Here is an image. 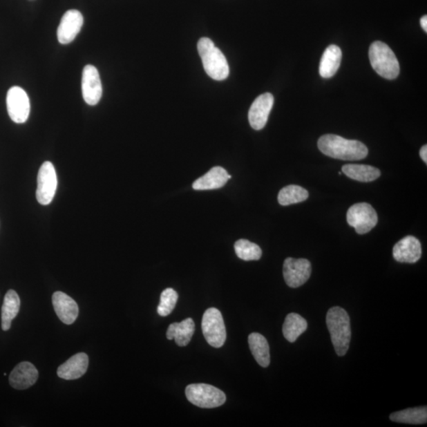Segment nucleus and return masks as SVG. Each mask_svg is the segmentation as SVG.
Listing matches in <instances>:
<instances>
[{"instance_id":"obj_1","label":"nucleus","mask_w":427,"mask_h":427,"mask_svg":"<svg viewBox=\"0 0 427 427\" xmlns=\"http://www.w3.org/2000/svg\"><path fill=\"white\" fill-rule=\"evenodd\" d=\"M317 145L323 154L336 160L358 161L368 155V147L363 142L336 135L321 136Z\"/></svg>"},{"instance_id":"obj_2","label":"nucleus","mask_w":427,"mask_h":427,"mask_svg":"<svg viewBox=\"0 0 427 427\" xmlns=\"http://www.w3.org/2000/svg\"><path fill=\"white\" fill-rule=\"evenodd\" d=\"M326 324L336 354L344 356L348 352L352 338L350 317L347 311L339 306L331 308L327 313Z\"/></svg>"},{"instance_id":"obj_3","label":"nucleus","mask_w":427,"mask_h":427,"mask_svg":"<svg viewBox=\"0 0 427 427\" xmlns=\"http://www.w3.org/2000/svg\"><path fill=\"white\" fill-rule=\"evenodd\" d=\"M206 73L213 79L222 81L227 79L229 68L224 54L216 47L210 38L202 37L197 45Z\"/></svg>"},{"instance_id":"obj_4","label":"nucleus","mask_w":427,"mask_h":427,"mask_svg":"<svg viewBox=\"0 0 427 427\" xmlns=\"http://www.w3.org/2000/svg\"><path fill=\"white\" fill-rule=\"evenodd\" d=\"M369 57L372 68L377 74L388 80L397 78L399 64L396 55L386 44L375 41L370 47Z\"/></svg>"},{"instance_id":"obj_5","label":"nucleus","mask_w":427,"mask_h":427,"mask_svg":"<svg viewBox=\"0 0 427 427\" xmlns=\"http://www.w3.org/2000/svg\"><path fill=\"white\" fill-rule=\"evenodd\" d=\"M188 401L201 408H215L226 402L227 397L218 388L207 384L189 385L185 390Z\"/></svg>"},{"instance_id":"obj_6","label":"nucleus","mask_w":427,"mask_h":427,"mask_svg":"<svg viewBox=\"0 0 427 427\" xmlns=\"http://www.w3.org/2000/svg\"><path fill=\"white\" fill-rule=\"evenodd\" d=\"M202 331L211 347L220 348L223 346L227 339V330L220 310L210 308L205 311L202 319Z\"/></svg>"},{"instance_id":"obj_7","label":"nucleus","mask_w":427,"mask_h":427,"mask_svg":"<svg viewBox=\"0 0 427 427\" xmlns=\"http://www.w3.org/2000/svg\"><path fill=\"white\" fill-rule=\"evenodd\" d=\"M347 221L359 234H365L376 227L379 217L373 207L368 202H359L349 208Z\"/></svg>"},{"instance_id":"obj_8","label":"nucleus","mask_w":427,"mask_h":427,"mask_svg":"<svg viewBox=\"0 0 427 427\" xmlns=\"http://www.w3.org/2000/svg\"><path fill=\"white\" fill-rule=\"evenodd\" d=\"M57 189V176L53 163L42 164L37 175V200L41 205H48L53 201Z\"/></svg>"},{"instance_id":"obj_9","label":"nucleus","mask_w":427,"mask_h":427,"mask_svg":"<svg viewBox=\"0 0 427 427\" xmlns=\"http://www.w3.org/2000/svg\"><path fill=\"white\" fill-rule=\"evenodd\" d=\"M7 107L9 117L15 123L23 124L28 120L30 102L26 92L19 86H13L8 92Z\"/></svg>"},{"instance_id":"obj_10","label":"nucleus","mask_w":427,"mask_h":427,"mask_svg":"<svg viewBox=\"0 0 427 427\" xmlns=\"http://www.w3.org/2000/svg\"><path fill=\"white\" fill-rule=\"evenodd\" d=\"M310 262L306 259H294L288 257L283 264V277L287 286L297 288L308 281L311 276Z\"/></svg>"},{"instance_id":"obj_11","label":"nucleus","mask_w":427,"mask_h":427,"mask_svg":"<svg viewBox=\"0 0 427 427\" xmlns=\"http://www.w3.org/2000/svg\"><path fill=\"white\" fill-rule=\"evenodd\" d=\"M82 93L89 106H96L102 96V85L99 73L93 65H86L82 77Z\"/></svg>"},{"instance_id":"obj_12","label":"nucleus","mask_w":427,"mask_h":427,"mask_svg":"<svg viewBox=\"0 0 427 427\" xmlns=\"http://www.w3.org/2000/svg\"><path fill=\"white\" fill-rule=\"evenodd\" d=\"M84 25V16L77 10H69L66 12L57 30L58 41L67 45L75 40Z\"/></svg>"},{"instance_id":"obj_13","label":"nucleus","mask_w":427,"mask_h":427,"mask_svg":"<svg viewBox=\"0 0 427 427\" xmlns=\"http://www.w3.org/2000/svg\"><path fill=\"white\" fill-rule=\"evenodd\" d=\"M273 105L274 97L270 93H265L256 98L249 112V120L252 128L259 131L265 127Z\"/></svg>"},{"instance_id":"obj_14","label":"nucleus","mask_w":427,"mask_h":427,"mask_svg":"<svg viewBox=\"0 0 427 427\" xmlns=\"http://www.w3.org/2000/svg\"><path fill=\"white\" fill-rule=\"evenodd\" d=\"M53 305L59 319L66 325H71L77 319L79 306L73 298L61 292L53 295Z\"/></svg>"},{"instance_id":"obj_15","label":"nucleus","mask_w":427,"mask_h":427,"mask_svg":"<svg viewBox=\"0 0 427 427\" xmlns=\"http://www.w3.org/2000/svg\"><path fill=\"white\" fill-rule=\"evenodd\" d=\"M392 254L394 259L399 263L414 264L421 258L420 242L413 236L405 237L394 246Z\"/></svg>"},{"instance_id":"obj_16","label":"nucleus","mask_w":427,"mask_h":427,"mask_svg":"<svg viewBox=\"0 0 427 427\" xmlns=\"http://www.w3.org/2000/svg\"><path fill=\"white\" fill-rule=\"evenodd\" d=\"M38 379V371L29 362H23L16 366L10 374L9 381L15 390H24L34 386Z\"/></svg>"},{"instance_id":"obj_17","label":"nucleus","mask_w":427,"mask_h":427,"mask_svg":"<svg viewBox=\"0 0 427 427\" xmlns=\"http://www.w3.org/2000/svg\"><path fill=\"white\" fill-rule=\"evenodd\" d=\"M89 358L85 353L76 354L67 362L59 366L57 374L64 380H75L86 374L88 368Z\"/></svg>"},{"instance_id":"obj_18","label":"nucleus","mask_w":427,"mask_h":427,"mask_svg":"<svg viewBox=\"0 0 427 427\" xmlns=\"http://www.w3.org/2000/svg\"><path fill=\"white\" fill-rule=\"evenodd\" d=\"M231 179L225 169L220 167H213L204 176L195 180L193 188L195 190H212L221 189L228 180Z\"/></svg>"},{"instance_id":"obj_19","label":"nucleus","mask_w":427,"mask_h":427,"mask_svg":"<svg viewBox=\"0 0 427 427\" xmlns=\"http://www.w3.org/2000/svg\"><path fill=\"white\" fill-rule=\"evenodd\" d=\"M195 332V323L193 319H187L180 323H173L169 326L167 337L169 341L175 339L180 347H185L190 343Z\"/></svg>"},{"instance_id":"obj_20","label":"nucleus","mask_w":427,"mask_h":427,"mask_svg":"<svg viewBox=\"0 0 427 427\" xmlns=\"http://www.w3.org/2000/svg\"><path fill=\"white\" fill-rule=\"evenodd\" d=\"M341 49L334 45L328 46L321 60L319 71L321 77L330 79L335 75L341 66Z\"/></svg>"},{"instance_id":"obj_21","label":"nucleus","mask_w":427,"mask_h":427,"mask_svg":"<svg viewBox=\"0 0 427 427\" xmlns=\"http://www.w3.org/2000/svg\"><path fill=\"white\" fill-rule=\"evenodd\" d=\"M249 345L257 363L262 368L270 364V348L266 338L260 333L254 332L249 336Z\"/></svg>"},{"instance_id":"obj_22","label":"nucleus","mask_w":427,"mask_h":427,"mask_svg":"<svg viewBox=\"0 0 427 427\" xmlns=\"http://www.w3.org/2000/svg\"><path fill=\"white\" fill-rule=\"evenodd\" d=\"M21 305L19 294L13 290H10L5 295L2 307V328L8 331L12 326V322L18 315Z\"/></svg>"},{"instance_id":"obj_23","label":"nucleus","mask_w":427,"mask_h":427,"mask_svg":"<svg viewBox=\"0 0 427 427\" xmlns=\"http://www.w3.org/2000/svg\"><path fill=\"white\" fill-rule=\"evenodd\" d=\"M342 171L348 178L360 182H374L381 176L379 169L368 165L348 164L343 167Z\"/></svg>"},{"instance_id":"obj_24","label":"nucleus","mask_w":427,"mask_h":427,"mask_svg":"<svg viewBox=\"0 0 427 427\" xmlns=\"http://www.w3.org/2000/svg\"><path fill=\"white\" fill-rule=\"evenodd\" d=\"M308 323L302 316L292 313L287 316L283 326V333L285 339L294 343L307 330Z\"/></svg>"},{"instance_id":"obj_25","label":"nucleus","mask_w":427,"mask_h":427,"mask_svg":"<svg viewBox=\"0 0 427 427\" xmlns=\"http://www.w3.org/2000/svg\"><path fill=\"white\" fill-rule=\"evenodd\" d=\"M390 419L396 423L408 424H424L427 421V408H408L392 413Z\"/></svg>"},{"instance_id":"obj_26","label":"nucleus","mask_w":427,"mask_h":427,"mask_svg":"<svg viewBox=\"0 0 427 427\" xmlns=\"http://www.w3.org/2000/svg\"><path fill=\"white\" fill-rule=\"evenodd\" d=\"M308 191L298 185H288L279 191L278 201L279 205L288 206L308 199Z\"/></svg>"},{"instance_id":"obj_27","label":"nucleus","mask_w":427,"mask_h":427,"mask_svg":"<svg viewBox=\"0 0 427 427\" xmlns=\"http://www.w3.org/2000/svg\"><path fill=\"white\" fill-rule=\"evenodd\" d=\"M234 249L239 258L245 261L259 260L262 256L260 246L245 239L235 243Z\"/></svg>"},{"instance_id":"obj_28","label":"nucleus","mask_w":427,"mask_h":427,"mask_svg":"<svg viewBox=\"0 0 427 427\" xmlns=\"http://www.w3.org/2000/svg\"><path fill=\"white\" fill-rule=\"evenodd\" d=\"M178 294L172 288L164 290L161 294L160 303L158 306V314L161 316L171 314L176 306Z\"/></svg>"},{"instance_id":"obj_29","label":"nucleus","mask_w":427,"mask_h":427,"mask_svg":"<svg viewBox=\"0 0 427 427\" xmlns=\"http://www.w3.org/2000/svg\"><path fill=\"white\" fill-rule=\"evenodd\" d=\"M419 155H420V157L421 158V160H423L424 162L426 164L427 163V146L426 145H424L423 147H421L419 151Z\"/></svg>"},{"instance_id":"obj_30","label":"nucleus","mask_w":427,"mask_h":427,"mask_svg":"<svg viewBox=\"0 0 427 427\" xmlns=\"http://www.w3.org/2000/svg\"><path fill=\"white\" fill-rule=\"evenodd\" d=\"M420 24L421 28L424 29L425 32H427V17L426 15L423 16L420 20Z\"/></svg>"}]
</instances>
